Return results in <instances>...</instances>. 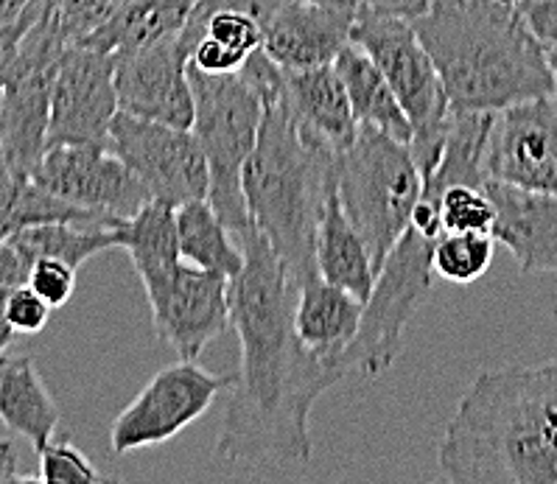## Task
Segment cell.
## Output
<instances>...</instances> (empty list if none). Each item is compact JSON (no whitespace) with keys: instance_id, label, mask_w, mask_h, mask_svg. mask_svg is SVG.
Here are the masks:
<instances>
[{"instance_id":"cell-1","label":"cell","mask_w":557,"mask_h":484,"mask_svg":"<svg viewBox=\"0 0 557 484\" xmlns=\"http://www.w3.org/2000/svg\"><path fill=\"white\" fill-rule=\"evenodd\" d=\"M236 238L247 258L230 281V317L242 342V364L213 454L233 464H306L314 454L311 409L348 373L297 339L292 322L297 286L267 238L252 224Z\"/></svg>"},{"instance_id":"cell-2","label":"cell","mask_w":557,"mask_h":484,"mask_svg":"<svg viewBox=\"0 0 557 484\" xmlns=\"http://www.w3.org/2000/svg\"><path fill=\"white\" fill-rule=\"evenodd\" d=\"M437 462L457 484H557V356L479 373L448 420Z\"/></svg>"},{"instance_id":"cell-3","label":"cell","mask_w":557,"mask_h":484,"mask_svg":"<svg viewBox=\"0 0 557 484\" xmlns=\"http://www.w3.org/2000/svg\"><path fill=\"white\" fill-rule=\"evenodd\" d=\"M412 26L454 112H498L555 96L546 46L516 7L498 0H432Z\"/></svg>"},{"instance_id":"cell-4","label":"cell","mask_w":557,"mask_h":484,"mask_svg":"<svg viewBox=\"0 0 557 484\" xmlns=\"http://www.w3.org/2000/svg\"><path fill=\"white\" fill-rule=\"evenodd\" d=\"M336 163L339 154L306 135L272 92L244 169V202L249 224L267 238L297 288L320 277L314 241L336 185Z\"/></svg>"},{"instance_id":"cell-5","label":"cell","mask_w":557,"mask_h":484,"mask_svg":"<svg viewBox=\"0 0 557 484\" xmlns=\"http://www.w3.org/2000/svg\"><path fill=\"white\" fill-rule=\"evenodd\" d=\"M336 188L350 224L368 244L375 275L407 233L426 177L412 149L387 132L359 124L354 144L339 154Z\"/></svg>"},{"instance_id":"cell-6","label":"cell","mask_w":557,"mask_h":484,"mask_svg":"<svg viewBox=\"0 0 557 484\" xmlns=\"http://www.w3.org/2000/svg\"><path fill=\"white\" fill-rule=\"evenodd\" d=\"M194 87V135L210 171L208 202L233 233L249 224L244 169L258 144L267 96L247 73H205L188 65Z\"/></svg>"},{"instance_id":"cell-7","label":"cell","mask_w":557,"mask_h":484,"mask_svg":"<svg viewBox=\"0 0 557 484\" xmlns=\"http://www.w3.org/2000/svg\"><path fill=\"white\" fill-rule=\"evenodd\" d=\"M350 40L375 60L389 87L398 96L412 126V149L423 177H429L443 154L446 132L451 124V101L437 67L420 42L418 32L404 17L359 9Z\"/></svg>"},{"instance_id":"cell-8","label":"cell","mask_w":557,"mask_h":484,"mask_svg":"<svg viewBox=\"0 0 557 484\" xmlns=\"http://www.w3.org/2000/svg\"><path fill=\"white\" fill-rule=\"evenodd\" d=\"M67 46L60 14L48 0L23 37L21 57L0 90V169L34 177L46 158L53 79Z\"/></svg>"},{"instance_id":"cell-9","label":"cell","mask_w":557,"mask_h":484,"mask_svg":"<svg viewBox=\"0 0 557 484\" xmlns=\"http://www.w3.org/2000/svg\"><path fill=\"white\" fill-rule=\"evenodd\" d=\"M432 247L434 238L423 236L414 227H407V233L398 238L375 275L373 295L364 302L359 334L339 356L348 375L361 373L368 378H379L395 364L409 320L432 295Z\"/></svg>"},{"instance_id":"cell-10","label":"cell","mask_w":557,"mask_h":484,"mask_svg":"<svg viewBox=\"0 0 557 484\" xmlns=\"http://www.w3.org/2000/svg\"><path fill=\"white\" fill-rule=\"evenodd\" d=\"M110 149L129 165L151 199L171 208L208 199V160L194 129L146 121L119 110L110 124Z\"/></svg>"},{"instance_id":"cell-11","label":"cell","mask_w":557,"mask_h":484,"mask_svg":"<svg viewBox=\"0 0 557 484\" xmlns=\"http://www.w3.org/2000/svg\"><path fill=\"white\" fill-rule=\"evenodd\" d=\"M233 381L236 373H208L197 361L185 359L160 370L112 423V454L140 451L174 439L190 423H197Z\"/></svg>"},{"instance_id":"cell-12","label":"cell","mask_w":557,"mask_h":484,"mask_svg":"<svg viewBox=\"0 0 557 484\" xmlns=\"http://www.w3.org/2000/svg\"><path fill=\"white\" fill-rule=\"evenodd\" d=\"M154 331L180 359L197 361L210 342L230 325V277L180 261L160 275L146 277Z\"/></svg>"},{"instance_id":"cell-13","label":"cell","mask_w":557,"mask_h":484,"mask_svg":"<svg viewBox=\"0 0 557 484\" xmlns=\"http://www.w3.org/2000/svg\"><path fill=\"white\" fill-rule=\"evenodd\" d=\"M119 110L115 57L82 42L67 46L53 79L48 149L67 144L110 149V124Z\"/></svg>"},{"instance_id":"cell-14","label":"cell","mask_w":557,"mask_h":484,"mask_svg":"<svg viewBox=\"0 0 557 484\" xmlns=\"http://www.w3.org/2000/svg\"><path fill=\"white\" fill-rule=\"evenodd\" d=\"M34 179L65 202L90 210L107 222L132 219L151 202L144 183L107 146H51L34 171Z\"/></svg>"},{"instance_id":"cell-15","label":"cell","mask_w":557,"mask_h":484,"mask_svg":"<svg viewBox=\"0 0 557 484\" xmlns=\"http://www.w3.org/2000/svg\"><path fill=\"white\" fill-rule=\"evenodd\" d=\"M485 165L491 183L557 197V96L493 112Z\"/></svg>"},{"instance_id":"cell-16","label":"cell","mask_w":557,"mask_h":484,"mask_svg":"<svg viewBox=\"0 0 557 484\" xmlns=\"http://www.w3.org/2000/svg\"><path fill=\"white\" fill-rule=\"evenodd\" d=\"M112 57L121 110L146 121L190 129L194 87L188 79L190 48L183 32Z\"/></svg>"},{"instance_id":"cell-17","label":"cell","mask_w":557,"mask_h":484,"mask_svg":"<svg viewBox=\"0 0 557 484\" xmlns=\"http://www.w3.org/2000/svg\"><path fill=\"white\" fill-rule=\"evenodd\" d=\"M359 7L314 0H275L261 14L263 53L289 71L331 65L350 42Z\"/></svg>"},{"instance_id":"cell-18","label":"cell","mask_w":557,"mask_h":484,"mask_svg":"<svg viewBox=\"0 0 557 484\" xmlns=\"http://www.w3.org/2000/svg\"><path fill=\"white\" fill-rule=\"evenodd\" d=\"M275 96L289 110L297 126L311 135L317 144L329 146L336 154H342L354 144L359 121H356L348 90L342 85L334 62L300 67V71L281 67Z\"/></svg>"},{"instance_id":"cell-19","label":"cell","mask_w":557,"mask_h":484,"mask_svg":"<svg viewBox=\"0 0 557 484\" xmlns=\"http://www.w3.org/2000/svg\"><path fill=\"white\" fill-rule=\"evenodd\" d=\"M496 202L493 236L505 244L524 275L557 272V197L487 183Z\"/></svg>"},{"instance_id":"cell-20","label":"cell","mask_w":557,"mask_h":484,"mask_svg":"<svg viewBox=\"0 0 557 484\" xmlns=\"http://www.w3.org/2000/svg\"><path fill=\"white\" fill-rule=\"evenodd\" d=\"M361 317H364V300L348 288L334 286L322 277L297 288L295 317H292L295 334L311 353L322 359H331L342 367L339 356L359 334Z\"/></svg>"},{"instance_id":"cell-21","label":"cell","mask_w":557,"mask_h":484,"mask_svg":"<svg viewBox=\"0 0 557 484\" xmlns=\"http://www.w3.org/2000/svg\"><path fill=\"white\" fill-rule=\"evenodd\" d=\"M314 261L322 281L348 288L364 302L370 300L375 286L373 256H370L368 244L342 208L336 185L325 199V210H322L320 227H317Z\"/></svg>"},{"instance_id":"cell-22","label":"cell","mask_w":557,"mask_h":484,"mask_svg":"<svg viewBox=\"0 0 557 484\" xmlns=\"http://www.w3.org/2000/svg\"><path fill=\"white\" fill-rule=\"evenodd\" d=\"M0 420L14 434L28 439L34 451L53 439L60 409L28 356H0Z\"/></svg>"},{"instance_id":"cell-23","label":"cell","mask_w":557,"mask_h":484,"mask_svg":"<svg viewBox=\"0 0 557 484\" xmlns=\"http://www.w3.org/2000/svg\"><path fill=\"white\" fill-rule=\"evenodd\" d=\"M334 67L348 90L350 107H354L359 124L387 132L389 138L400 140V144H412V126H409L407 112L389 87L387 76L381 73V67L364 48L350 40L334 60Z\"/></svg>"},{"instance_id":"cell-24","label":"cell","mask_w":557,"mask_h":484,"mask_svg":"<svg viewBox=\"0 0 557 484\" xmlns=\"http://www.w3.org/2000/svg\"><path fill=\"white\" fill-rule=\"evenodd\" d=\"M202 0H132L129 7L121 9L110 23L82 40L104 53H124L154 42L169 34H180L188 26L190 14Z\"/></svg>"},{"instance_id":"cell-25","label":"cell","mask_w":557,"mask_h":484,"mask_svg":"<svg viewBox=\"0 0 557 484\" xmlns=\"http://www.w3.org/2000/svg\"><path fill=\"white\" fill-rule=\"evenodd\" d=\"M177 236H180V256L194 266L210 269L224 277L238 275L244 269V249L233 241V229L224 224L216 208L208 199H194L177 208Z\"/></svg>"},{"instance_id":"cell-26","label":"cell","mask_w":557,"mask_h":484,"mask_svg":"<svg viewBox=\"0 0 557 484\" xmlns=\"http://www.w3.org/2000/svg\"><path fill=\"white\" fill-rule=\"evenodd\" d=\"M48 222L121 224L107 222V219L96 216L90 210L65 202L62 197L42 188L34 177L0 169V238H12L17 233H23V229Z\"/></svg>"},{"instance_id":"cell-27","label":"cell","mask_w":557,"mask_h":484,"mask_svg":"<svg viewBox=\"0 0 557 484\" xmlns=\"http://www.w3.org/2000/svg\"><path fill=\"white\" fill-rule=\"evenodd\" d=\"M119 247L129 252V261L140 281L177 266L180 256L177 208L151 199L132 219L119 224Z\"/></svg>"},{"instance_id":"cell-28","label":"cell","mask_w":557,"mask_h":484,"mask_svg":"<svg viewBox=\"0 0 557 484\" xmlns=\"http://www.w3.org/2000/svg\"><path fill=\"white\" fill-rule=\"evenodd\" d=\"M12 244L21 249L28 266L40 258H60L79 269L92 256L119 247V224L104 222H48L28 227Z\"/></svg>"},{"instance_id":"cell-29","label":"cell","mask_w":557,"mask_h":484,"mask_svg":"<svg viewBox=\"0 0 557 484\" xmlns=\"http://www.w3.org/2000/svg\"><path fill=\"white\" fill-rule=\"evenodd\" d=\"M496 236L493 233H451L443 229L434 238L432 266L434 275L454 286L476 283L491 269L496 256Z\"/></svg>"},{"instance_id":"cell-30","label":"cell","mask_w":557,"mask_h":484,"mask_svg":"<svg viewBox=\"0 0 557 484\" xmlns=\"http://www.w3.org/2000/svg\"><path fill=\"white\" fill-rule=\"evenodd\" d=\"M429 188H434V185H429ZM434 190L440 194L443 229H451V233H493L496 202H493L487 185L482 188V185L457 183Z\"/></svg>"},{"instance_id":"cell-31","label":"cell","mask_w":557,"mask_h":484,"mask_svg":"<svg viewBox=\"0 0 557 484\" xmlns=\"http://www.w3.org/2000/svg\"><path fill=\"white\" fill-rule=\"evenodd\" d=\"M40 473L37 482L48 484H96L104 482L96 464L71 443V439H48L40 451Z\"/></svg>"},{"instance_id":"cell-32","label":"cell","mask_w":557,"mask_h":484,"mask_svg":"<svg viewBox=\"0 0 557 484\" xmlns=\"http://www.w3.org/2000/svg\"><path fill=\"white\" fill-rule=\"evenodd\" d=\"M132 0H53V9L60 14V26L65 40L82 42L87 40L96 28L110 23Z\"/></svg>"},{"instance_id":"cell-33","label":"cell","mask_w":557,"mask_h":484,"mask_svg":"<svg viewBox=\"0 0 557 484\" xmlns=\"http://www.w3.org/2000/svg\"><path fill=\"white\" fill-rule=\"evenodd\" d=\"M76 272L79 269L60 258H40L28 269V286L51 308H62L76 291Z\"/></svg>"},{"instance_id":"cell-34","label":"cell","mask_w":557,"mask_h":484,"mask_svg":"<svg viewBox=\"0 0 557 484\" xmlns=\"http://www.w3.org/2000/svg\"><path fill=\"white\" fill-rule=\"evenodd\" d=\"M51 311L53 308L28 283L12 288L7 295V317L12 322L14 334H40L48 325Z\"/></svg>"},{"instance_id":"cell-35","label":"cell","mask_w":557,"mask_h":484,"mask_svg":"<svg viewBox=\"0 0 557 484\" xmlns=\"http://www.w3.org/2000/svg\"><path fill=\"white\" fill-rule=\"evenodd\" d=\"M46 3L48 0H34L32 7L23 9L14 21L0 23V90H3V85L9 82V76H12L14 71V62L21 57L23 37H26L28 28L34 26V21L40 17Z\"/></svg>"},{"instance_id":"cell-36","label":"cell","mask_w":557,"mask_h":484,"mask_svg":"<svg viewBox=\"0 0 557 484\" xmlns=\"http://www.w3.org/2000/svg\"><path fill=\"white\" fill-rule=\"evenodd\" d=\"M516 9L544 46L557 40V0H518Z\"/></svg>"},{"instance_id":"cell-37","label":"cell","mask_w":557,"mask_h":484,"mask_svg":"<svg viewBox=\"0 0 557 484\" xmlns=\"http://www.w3.org/2000/svg\"><path fill=\"white\" fill-rule=\"evenodd\" d=\"M28 261L21 256V249L14 247L12 238H0V291L28 283Z\"/></svg>"},{"instance_id":"cell-38","label":"cell","mask_w":557,"mask_h":484,"mask_svg":"<svg viewBox=\"0 0 557 484\" xmlns=\"http://www.w3.org/2000/svg\"><path fill=\"white\" fill-rule=\"evenodd\" d=\"M356 7L368 9V12L393 14V17H404V21H418L420 14H426L432 0H356Z\"/></svg>"},{"instance_id":"cell-39","label":"cell","mask_w":557,"mask_h":484,"mask_svg":"<svg viewBox=\"0 0 557 484\" xmlns=\"http://www.w3.org/2000/svg\"><path fill=\"white\" fill-rule=\"evenodd\" d=\"M12 482H37V476L21 471V462H17V454H14V445L9 439H0V484Z\"/></svg>"},{"instance_id":"cell-40","label":"cell","mask_w":557,"mask_h":484,"mask_svg":"<svg viewBox=\"0 0 557 484\" xmlns=\"http://www.w3.org/2000/svg\"><path fill=\"white\" fill-rule=\"evenodd\" d=\"M7 295L9 291H0V356H3V350H7L14 339V327L7 317Z\"/></svg>"},{"instance_id":"cell-41","label":"cell","mask_w":557,"mask_h":484,"mask_svg":"<svg viewBox=\"0 0 557 484\" xmlns=\"http://www.w3.org/2000/svg\"><path fill=\"white\" fill-rule=\"evenodd\" d=\"M34 0H0V23H9L14 21L23 9L32 7Z\"/></svg>"},{"instance_id":"cell-42","label":"cell","mask_w":557,"mask_h":484,"mask_svg":"<svg viewBox=\"0 0 557 484\" xmlns=\"http://www.w3.org/2000/svg\"><path fill=\"white\" fill-rule=\"evenodd\" d=\"M546 62H549L552 82H555V96H557V40L546 42Z\"/></svg>"},{"instance_id":"cell-43","label":"cell","mask_w":557,"mask_h":484,"mask_svg":"<svg viewBox=\"0 0 557 484\" xmlns=\"http://www.w3.org/2000/svg\"><path fill=\"white\" fill-rule=\"evenodd\" d=\"M314 3H331V7H356V0H314Z\"/></svg>"},{"instance_id":"cell-44","label":"cell","mask_w":557,"mask_h":484,"mask_svg":"<svg viewBox=\"0 0 557 484\" xmlns=\"http://www.w3.org/2000/svg\"><path fill=\"white\" fill-rule=\"evenodd\" d=\"M498 3H507V7H516L518 0H498Z\"/></svg>"}]
</instances>
